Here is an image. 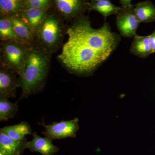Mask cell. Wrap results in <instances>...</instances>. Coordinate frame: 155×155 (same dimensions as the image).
Returning a JSON list of instances; mask_svg holds the SVG:
<instances>
[{
	"label": "cell",
	"instance_id": "d6986e66",
	"mask_svg": "<svg viewBox=\"0 0 155 155\" xmlns=\"http://www.w3.org/2000/svg\"><path fill=\"white\" fill-rule=\"evenodd\" d=\"M17 102L12 103L8 98L0 97V121H7L15 116L18 110Z\"/></svg>",
	"mask_w": 155,
	"mask_h": 155
},
{
	"label": "cell",
	"instance_id": "30bf717a",
	"mask_svg": "<svg viewBox=\"0 0 155 155\" xmlns=\"http://www.w3.org/2000/svg\"><path fill=\"white\" fill-rule=\"evenodd\" d=\"M27 139L17 141L0 132V153L4 155H22Z\"/></svg>",
	"mask_w": 155,
	"mask_h": 155
},
{
	"label": "cell",
	"instance_id": "ffe728a7",
	"mask_svg": "<svg viewBox=\"0 0 155 155\" xmlns=\"http://www.w3.org/2000/svg\"><path fill=\"white\" fill-rule=\"evenodd\" d=\"M53 5V1L50 0H24V9L38 10L50 9Z\"/></svg>",
	"mask_w": 155,
	"mask_h": 155
},
{
	"label": "cell",
	"instance_id": "8992f818",
	"mask_svg": "<svg viewBox=\"0 0 155 155\" xmlns=\"http://www.w3.org/2000/svg\"><path fill=\"white\" fill-rule=\"evenodd\" d=\"M134 5L128 8L121 7L116 15V25L120 34L125 38H131L136 35L140 22L136 17Z\"/></svg>",
	"mask_w": 155,
	"mask_h": 155
},
{
	"label": "cell",
	"instance_id": "7402d4cb",
	"mask_svg": "<svg viewBox=\"0 0 155 155\" xmlns=\"http://www.w3.org/2000/svg\"><path fill=\"white\" fill-rule=\"evenodd\" d=\"M121 5H122V7L124 8H128L134 6L131 3V1H127V0H120L119 1Z\"/></svg>",
	"mask_w": 155,
	"mask_h": 155
},
{
	"label": "cell",
	"instance_id": "ac0fdd59",
	"mask_svg": "<svg viewBox=\"0 0 155 155\" xmlns=\"http://www.w3.org/2000/svg\"><path fill=\"white\" fill-rule=\"evenodd\" d=\"M0 39L1 41L15 42L24 45L15 33L11 22V18L9 17H1L0 18Z\"/></svg>",
	"mask_w": 155,
	"mask_h": 155
},
{
	"label": "cell",
	"instance_id": "5bb4252c",
	"mask_svg": "<svg viewBox=\"0 0 155 155\" xmlns=\"http://www.w3.org/2000/svg\"><path fill=\"white\" fill-rule=\"evenodd\" d=\"M134 11L140 23L155 22V6L150 1L137 3L134 5Z\"/></svg>",
	"mask_w": 155,
	"mask_h": 155
},
{
	"label": "cell",
	"instance_id": "3957f363",
	"mask_svg": "<svg viewBox=\"0 0 155 155\" xmlns=\"http://www.w3.org/2000/svg\"><path fill=\"white\" fill-rule=\"evenodd\" d=\"M50 10L34 37L36 46L52 54L62 45L67 28L64 19L56 11Z\"/></svg>",
	"mask_w": 155,
	"mask_h": 155
},
{
	"label": "cell",
	"instance_id": "603a6c76",
	"mask_svg": "<svg viewBox=\"0 0 155 155\" xmlns=\"http://www.w3.org/2000/svg\"><path fill=\"white\" fill-rule=\"evenodd\" d=\"M0 155H3L1 153H0Z\"/></svg>",
	"mask_w": 155,
	"mask_h": 155
},
{
	"label": "cell",
	"instance_id": "52a82bcc",
	"mask_svg": "<svg viewBox=\"0 0 155 155\" xmlns=\"http://www.w3.org/2000/svg\"><path fill=\"white\" fill-rule=\"evenodd\" d=\"M87 2L82 0H55L53 5L56 12L64 20H73L84 15L87 10Z\"/></svg>",
	"mask_w": 155,
	"mask_h": 155
},
{
	"label": "cell",
	"instance_id": "9c48e42d",
	"mask_svg": "<svg viewBox=\"0 0 155 155\" xmlns=\"http://www.w3.org/2000/svg\"><path fill=\"white\" fill-rule=\"evenodd\" d=\"M33 138L30 141H27L25 149H28L32 152H38L42 155H54L59 151L58 147L52 143V140L47 137H42L36 132L32 134Z\"/></svg>",
	"mask_w": 155,
	"mask_h": 155
},
{
	"label": "cell",
	"instance_id": "6da1fadb",
	"mask_svg": "<svg viewBox=\"0 0 155 155\" xmlns=\"http://www.w3.org/2000/svg\"><path fill=\"white\" fill-rule=\"evenodd\" d=\"M68 39L63 45L58 59L70 73L88 76L109 58L121 41V37L105 22L93 28L88 16L74 19L67 28Z\"/></svg>",
	"mask_w": 155,
	"mask_h": 155
},
{
	"label": "cell",
	"instance_id": "277c9868",
	"mask_svg": "<svg viewBox=\"0 0 155 155\" xmlns=\"http://www.w3.org/2000/svg\"><path fill=\"white\" fill-rule=\"evenodd\" d=\"M31 47L12 41L1 42V68L14 72H22Z\"/></svg>",
	"mask_w": 155,
	"mask_h": 155
},
{
	"label": "cell",
	"instance_id": "5b68a950",
	"mask_svg": "<svg viewBox=\"0 0 155 155\" xmlns=\"http://www.w3.org/2000/svg\"><path fill=\"white\" fill-rule=\"evenodd\" d=\"M78 122L79 119L75 118L69 121L54 122L48 125L43 123L42 125L45 128V130L42 133L52 140L68 137L75 138L79 128Z\"/></svg>",
	"mask_w": 155,
	"mask_h": 155
},
{
	"label": "cell",
	"instance_id": "2e32d148",
	"mask_svg": "<svg viewBox=\"0 0 155 155\" xmlns=\"http://www.w3.org/2000/svg\"><path fill=\"white\" fill-rule=\"evenodd\" d=\"M0 132L14 140L21 141L26 138L25 136L31 134L32 130L28 122H22L17 125L3 127Z\"/></svg>",
	"mask_w": 155,
	"mask_h": 155
},
{
	"label": "cell",
	"instance_id": "e0dca14e",
	"mask_svg": "<svg viewBox=\"0 0 155 155\" xmlns=\"http://www.w3.org/2000/svg\"><path fill=\"white\" fill-rule=\"evenodd\" d=\"M24 9V0H1V17H20Z\"/></svg>",
	"mask_w": 155,
	"mask_h": 155
},
{
	"label": "cell",
	"instance_id": "7c38bea8",
	"mask_svg": "<svg viewBox=\"0 0 155 155\" xmlns=\"http://www.w3.org/2000/svg\"><path fill=\"white\" fill-rule=\"evenodd\" d=\"M11 18L14 31L23 44L28 46L36 45L32 32L21 17Z\"/></svg>",
	"mask_w": 155,
	"mask_h": 155
},
{
	"label": "cell",
	"instance_id": "4fadbf2b",
	"mask_svg": "<svg viewBox=\"0 0 155 155\" xmlns=\"http://www.w3.org/2000/svg\"><path fill=\"white\" fill-rule=\"evenodd\" d=\"M87 9L89 11L99 12L104 17L105 22L107 17L111 15L118 14L121 7L116 6L109 0H92L87 2Z\"/></svg>",
	"mask_w": 155,
	"mask_h": 155
},
{
	"label": "cell",
	"instance_id": "9a60e30c",
	"mask_svg": "<svg viewBox=\"0 0 155 155\" xmlns=\"http://www.w3.org/2000/svg\"><path fill=\"white\" fill-rule=\"evenodd\" d=\"M130 52L134 55L141 58H146L153 54L150 45L149 36L135 35L130 46Z\"/></svg>",
	"mask_w": 155,
	"mask_h": 155
},
{
	"label": "cell",
	"instance_id": "44dd1931",
	"mask_svg": "<svg viewBox=\"0 0 155 155\" xmlns=\"http://www.w3.org/2000/svg\"><path fill=\"white\" fill-rule=\"evenodd\" d=\"M149 36L150 45L152 50L153 53H155V29Z\"/></svg>",
	"mask_w": 155,
	"mask_h": 155
},
{
	"label": "cell",
	"instance_id": "ba28073f",
	"mask_svg": "<svg viewBox=\"0 0 155 155\" xmlns=\"http://www.w3.org/2000/svg\"><path fill=\"white\" fill-rule=\"evenodd\" d=\"M14 72L1 68L0 70V97H15L16 91L19 86V78Z\"/></svg>",
	"mask_w": 155,
	"mask_h": 155
},
{
	"label": "cell",
	"instance_id": "8fae6325",
	"mask_svg": "<svg viewBox=\"0 0 155 155\" xmlns=\"http://www.w3.org/2000/svg\"><path fill=\"white\" fill-rule=\"evenodd\" d=\"M50 9H23L20 17L28 25L33 36Z\"/></svg>",
	"mask_w": 155,
	"mask_h": 155
},
{
	"label": "cell",
	"instance_id": "7a4b0ae2",
	"mask_svg": "<svg viewBox=\"0 0 155 155\" xmlns=\"http://www.w3.org/2000/svg\"><path fill=\"white\" fill-rule=\"evenodd\" d=\"M51 54L37 46L31 47L24 68L19 76L20 99L40 92L44 87Z\"/></svg>",
	"mask_w": 155,
	"mask_h": 155
}]
</instances>
